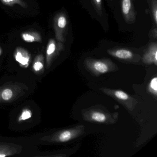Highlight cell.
<instances>
[{
	"instance_id": "1",
	"label": "cell",
	"mask_w": 157,
	"mask_h": 157,
	"mask_svg": "<svg viewBox=\"0 0 157 157\" xmlns=\"http://www.w3.org/2000/svg\"><path fill=\"white\" fill-rule=\"evenodd\" d=\"M84 64L86 68L96 76L112 71L117 67L115 64L108 59H97L87 58L85 59Z\"/></svg>"
},
{
	"instance_id": "2",
	"label": "cell",
	"mask_w": 157,
	"mask_h": 157,
	"mask_svg": "<svg viewBox=\"0 0 157 157\" xmlns=\"http://www.w3.org/2000/svg\"><path fill=\"white\" fill-rule=\"evenodd\" d=\"M68 21L67 15L63 13H58L54 20V28L56 39L59 42L66 41Z\"/></svg>"
},
{
	"instance_id": "3",
	"label": "cell",
	"mask_w": 157,
	"mask_h": 157,
	"mask_svg": "<svg viewBox=\"0 0 157 157\" xmlns=\"http://www.w3.org/2000/svg\"><path fill=\"white\" fill-rule=\"evenodd\" d=\"M101 90L105 93L115 98L117 100L125 105L129 110L132 111L135 108L137 101L127 94L122 90H114L103 88Z\"/></svg>"
},
{
	"instance_id": "4",
	"label": "cell",
	"mask_w": 157,
	"mask_h": 157,
	"mask_svg": "<svg viewBox=\"0 0 157 157\" xmlns=\"http://www.w3.org/2000/svg\"><path fill=\"white\" fill-rule=\"evenodd\" d=\"M121 10L124 20L128 24L134 23L136 19V12L133 0H121Z\"/></svg>"
},
{
	"instance_id": "5",
	"label": "cell",
	"mask_w": 157,
	"mask_h": 157,
	"mask_svg": "<svg viewBox=\"0 0 157 157\" xmlns=\"http://www.w3.org/2000/svg\"><path fill=\"white\" fill-rule=\"evenodd\" d=\"M84 127L78 125L72 128L61 131L57 136L56 140L59 142H67L78 137L84 133Z\"/></svg>"
},
{
	"instance_id": "6",
	"label": "cell",
	"mask_w": 157,
	"mask_h": 157,
	"mask_svg": "<svg viewBox=\"0 0 157 157\" xmlns=\"http://www.w3.org/2000/svg\"><path fill=\"white\" fill-rule=\"evenodd\" d=\"M84 119L86 121H92L99 123H108L110 119L113 120L111 118V116L109 114L106 113L102 112V110L99 109H91L85 112L83 115Z\"/></svg>"
},
{
	"instance_id": "7",
	"label": "cell",
	"mask_w": 157,
	"mask_h": 157,
	"mask_svg": "<svg viewBox=\"0 0 157 157\" xmlns=\"http://www.w3.org/2000/svg\"><path fill=\"white\" fill-rule=\"evenodd\" d=\"M107 53L114 57L122 60L129 61H138L140 57L138 55L134 54L132 51L125 48H114L108 49Z\"/></svg>"
},
{
	"instance_id": "8",
	"label": "cell",
	"mask_w": 157,
	"mask_h": 157,
	"mask_svg": "<svg viewBox=\"0 0 157 157\" xmlns=\"http://www.w3.org/2000/svg\"><path fill=\"white\" fill-rule=\"evenodd\" d=\"M64 48L63 43L50 39L48 41L46 49L47 60L49 63L54 56Z\"/></svg>"
},
{
	"instance_id": "9",
	"label": "cell",
	"mask_w": 157,
	"mask_h": 157,
	"mask_svg": "<svg viewBox=\"0 0 157 157\" xmlns=\"http://www.w3.org/2000/svg\"><path fill=\"white\" fill-rule=\"evenodd\" d=\"M142 61L145 64L157 65V44L156 42L149 45L142 57Z\"/></svg>"
},
{
	"instance_id": "10",
	"label": "cell",
	"mask_w": 157,
	"mask_h": 157,
	"mask_svg": "<svg viewBox=\"0 0 157 157\" xmlns=\"http://www.w3.org/2000/svg\"><path fill=\"white\" fill-rule=\"evenodd\" d=\"M15 60L20 66L27 67L29 66L31 56L27 50L22 48L18 47L15 50L14 54Z\"/></svg>"
},
{
	"instance_id": "11",
	"label": "cell",
	"mask_w": 157,
	"mask_h": 157,
	"mask_svg": "<svg viewBox=\"0 0 157 157\" xmlns=\"http://www.w3.org/2000/svg\"><path fill=\"white\" fill-rule=\"evenodd\" d=\"M22 39L27 43H34V42H38L41 43L42 41V36L41 35L36 32H25L22 33L21 35Z\"/></svg>"
},
{
	"instance_id": "12",
	"label": "cell",
	"mask_w": 157,
	"mask_h": 157,
	"mask_svg": "<svg viewBox=\"0 0 157 157\" xmlns=\"http://www.w3.org/2000/svg\"><path fill=\"white\" fill-rule=\"evenodd\" d=\"M4 5L12 6L15 4H18L21 7L26 9L28 7L27 4L23 0H0Z\"/></svg>"
},
{
	"instance_id": "13",
	"label": "cell",
	"mask_w": 157,
	"mask_h": 157,
	"mask_svg": "<svg viewBox=\"0 0 157 157\" xmlns=\"http://www.w3.org/2000/svg\"><path fill=\"white\" fill-rule=\"evenodd\" d=\"M43 58L42 56H38L36 57V59L33 66V69L36 71H40L44 68V65L43 63Z\"/></svg>"
},
{
	"instance_id": "14",
	"label": "cell",
	"mask_w": 157,
	"mask_h": 157,
	"mask_svg": "<svg viewBox=\"0 0 157 157\" xmlns=\"http://www.w3.org/2000/svg\"><path fill=\"white\" fill-rule=\"evenodd\" d=\"M148 90L152 94L157 96V78L154 77L151 80L148 85Z\"/></svg>"
},
{
	"instance_id": "15",
	"label": "cell",
	"mask_w": 157,
	"mask_h": 157,
	"mask_svg": "<svg viewBox=\"0 0 157 157\" xmlns=\"http://www.w3.org/2000/svg\"><path fill=\"white\" fill-rule=\"evenodd\" d=\"M92 2L97 13L100 16H102L103 15L102 0H92Z\"/></svg>"
},
{
	"instance_id": "16",
	"label": "cell",
	"mask_w": 157,
	"mask_h": 157,
	"mask_svg": "<svg viewBox=\"0 0 157 157\" xmlns=\"http://www.w3.org/2000/svg\"><path fill=\"white\" fill-rule=\"evenodd\" d=\"M151 11L153 21L157 25V0H152L151 2Z\"/></svg>"
},
{
	"instance_id": "17",
	"label": "cell",
	"mask_w": 157,
	"mask_h": 157,
	"mask_svg": "<svg viewBox=\"0 0 157 157\" xmlns=\"http://www.w3.org/2000/svg\"><path fill=\"white\" fill-rule=\"evenodd\" d=\"M12 90L10 89H6L3 91L2 94V99L5 101H9L10 99H11L13 96Z\"/></svg>"
},
{
	"instance_id": "18",
	"label": "cell",
	"mask_w": 157,
	"mask_h": 157,
	"mask_svg": "<svg viewBox=\"0 0 157 157\" xmlns=\"http://www.w3.org/2000/svg\"><path fill=\"white\" fill-rule=\"evenodd\" d=\"M32 113L30 110L25 109L23 111L19 118V121L27 120L32 117Z\"/></svg>"
},
{
	"instance_id": "19",
	"label": "cell",
	"mask_w": 157,
	"mask_h": 157,
	"mask_svg": "<svg viewBox=\"0 0 157 157\" xmlns=\"http://www.w3.org/2000/svg\"><path fill=\"white\" fill-rule=\"evenodd\" d=\"M157 28H155L154 29H153V30L151 31V34H152V37H153V38H155L156 39L157 37Z\"/></svg>"
},
{
	"instance_id": "20",
	"label": "cell",
	"mask_w": 157,
	"mask_h": 157,
	"mask_svg": "<svg viewBox=\"0 0 157 157\" xmlns=\"http://www.w3.org/2000/svg\"><path fill=\"white\" fill-rule=\"evenodd\" d=\"M2 53V49L0 47V56L1 55Z\"/></svg>"
},
{
	"instance_id": "21",
	"label": "cell",
	"mask_w": 157,
	"mask_h": 157,
	"mask_svg": "<svg viewBox=\"0 0 157 157\" xmlns=\"http://www.w3.org/2000/svg\"><path fill=\"white\" fill-rule=\"evenodd\" d=\"M111 1H112V0H111Z\"/></svg>"
}]
</instances>
